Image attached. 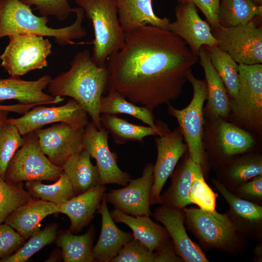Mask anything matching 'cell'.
Listing matches in <instances>:
<instances>
[{
	"mask_svg": "<svg viewBox=\"0 0 262 262\" xmlns=\"http://www.w3.org/2000/svg\"><path fill=\"white\" fill-rule=\"evenodd\" d=\"M262 174V156L246 153L232 157L218 168L216 180L228 190Z\"/></svg>",
	"mask_w": 262,
	"mask_h": 262,
	"instance_id": "obj_25",
	"label": "cell"
},
{
	"mask_svg": "<svg viewBox=\"0 0 262 262\" xmlns=\"http://www.w3.org/2000/svg\"><path fill=\"white\" fill-rule=\"evenodd\" d=\"M253 260L256 262H262V241L258 242L253 251Z\"/></svg>",
	"mask_w": 262,
	"mask_h": 262,
	"instance_id": "obj_47",
	"label": "cell"
},
{
	"mask_svg": "<svg viewBox=\"0 0 262 262\" xmlns=\"http://www.w3.org/2000/svg\"><path fill=\"white\" fill-rule=\"evenodd\" d=\"M179 3H191L201 11L211 27L219 25L218 11L220 0H177Z\"/></svg>",
	"mask_w": 262,
	"mask_h": 262,
	"instance_id": "obj_44",
	"label": "cell"
},
{
	"mask_svg": "<svg viewBox=\"0 0 262 262\" xmlns=\"http://www.w3.org/2000/svg\"><path fill=\"white\" fill-rule=\"evenodd\" d=\"M185 224L206 250L218 249L234 256L244 253L248 239L238 229L227 213L200 208H183Z\"/></svg>",
	"mask_w": 262,
	"mask_h": 262,
	"instance_id": "obj_4",
	"label": "cell"
},
{
	"mask_svg": "<svg viewBox=\"0 0 262 262\" xmlns=\"http://www.w3.org/2000/svg\"><path fill=\"white\" fill-rule=\"evenodd\" d=\"M108 134L104 128L98 130L92 121L89 122L84 128L83 149L96 160L102 185L116 184L125 186L131 180V175L118 166L116 153L109 148Z\"/></svg>",
	"mask_w": 262,
	"mask_h": 262,
	"instance_id": "obj_12",
	"label": "cell"
},
{
	"mask_svg": "<svg viewBox=\"0 0 262 262\" xmlns=\"http://www.w3.org/2000/svg\"><path fill=\"white\" fill-rule=\"evenodd\" d=\"M33 199L22 182H11L0 176V224L15 210Z\"/></svg>",
	"mask_w": 262,
	"mask_h": 262,
	"instance_id": "obj_36",
	"label": "cell"
},
{
	"mask_svg": "<svg viewBox=\"0 0 262 262\" xmlns=\"http://www.w3.org/2000/svg\"><path fill=\"white\" fill-rule=\"evenodd\" d=\"M23 142L10 161L4 180L13 183L24 181H56L63 173L62 167L52 163L42 150L35 132L23 135Z\"/></svg>",
	"mask_w": 262,
	"mask_h": 262,
	"instance_id": "obj_6",
	"label": "cell"
},
{
	"mask_svg": "<svg viewBox=\"0 0 262 262\" xmlns=\"http://www.w3.org/2000/svg\"><path fill=\"white\" fill-rule=\"evenodd\" d=\"M218 135L215 159L220 162L219 167L232 157L247 153L255 144L254 138L249 132L229 122L220 124Z\"/></svg>",
	"mask_w": 262,
	"mask_h": 262,
	"instance_id": "obj_30",
	"label": "cell"
},
{
	"mask_svg": "<svg viewBox=\"0 0 262 262\" xmlns=\"http://www.w3.org/2000/svg\"><path fill=\"white\" fill-rule=\"evenodd\" d=\"M176 20L170 22L168 30L185 41L197 56L202 46H217L209 23L199 16L191 3H179L175 8Z\"/></svg>",
	"mask_w": 262,
	"mask_h": 262,
	"instance_id": "obj_16",
	"label": "cell"
},
{
	"mask_svg": "<svg viewBox=\"0 0 262 262\" xmlns=\"http://www.w3.org/2000/svg\"><path fill=\"white\" fill-rule=\"evenodd\" d=\"M203 171L201 164L194 162L189 154L177 165L171 174V183L161 195V205L183 209L192 204L189 194L195 177Z\"/></svg>",
	"mask_w": 262,
	"mask_h": 262,
	"instance_id": "obj_23",
	"label": "cell"
},
{
	"mask_svg": "<svg viewBox=\"0 0 262 262\" xmlns=\"http://www.w3.org/2000/svg\"><path fill=\"white\" fill-rule=\"evenodd\" d=\"M107 90V94L102 96L100 98V114H124L137 118L148 126L156 127L157 123L155 122L152 111L131 102L112 88H108Z\"/></svg>",
	"mask_w": 262,
	"mask_h": 262,
	"instance_id": "obj_32",
	"label": "cell"
},
{
	"mask_svg": "<svg viewBox=\"0 0 262 262\" xmlns=\"http://www.w3.org/2000/svg\"><path fill=\"white\" fill-rule=\"evenodd\" d=\"M198 57L205 73L207 85L208 109L215 118H226L230 113V100L221 78L211 62L206 46H202L200 48Z\"/></svg>",
	"mask_w": 262,
	"mask_h": 262,
	"instance_id": "obj_26",
	"label": "cell"
},
{
	"mask_svg": "<svg viewBox=\"0 0 262 262\" xmlns=\"http://www.w3.org/2000/svg\"><path fill=\"white\" fill-rule=\"evenodd\" d=\"M98 213L101 215V228L98 242L92 248L94 261L110 262L123 246L134 238L132 232L121 230L116 226L107 206L106 193Z\"/></svg>",
	"mask_w": 262,
	"mask_h": 262,
	"instance_id": "obj_20",
	"label": "cell"
},
{
	"mask_svg": "<svg viewBox=\"0 0 262 262\" xmlns=\"http://www.w3.org/2000/svg\"><path fill=\"white\" fill-rule=\"evenodd\" d=\"M212 182L229 204L227 213L241 232L248 239L262 241V206L237 196L216 179Z\"/></svg>",
	"mask_w": 262,
	"mask_h": 262,
	"instance_id": "obj_19",
	"label": "cell"
},
{
	"mask_svg": "<svg viewBox=\"0 0 262 262\" xmlns=\"http://www.w3.org/2000/svg\"><path fill=\"white\" fill-rule=\"evenodd\" d=\"M51 80L47 74L35 81H26L15 76L0 79V102L13 99L21 104L35 106L61 102L63 97H54L43 92Z\"/></svg>",
	"mask_w": 262,
	"mask_h": 262,
	"instance_id": "obj_18",
	"label": "cell"
},
{
	"mask_svg": "<svg viewBox=\"0 0 262 262\" xmlns=\"http://www.w3.org/2000/svg\"><path fill=\"white\" fill-rule=\"evenodd\" d=\"M183 138L179 127L173 131H169L155 138L157 156L153 166L150 205L161 204L163 188L186 151L187 147L183 143Z\"/></svg>",
	"mask_w": 262,
	"mask_h": 262,
	"instance_id": "obj_14",
	"label": "cell"
},
{
	"mask_svg": "<svg viewBox=\"0 0 262 262\" xmlns=\"http://www.w3.org/2000/svg\"><path fill=\"white\" fill-rule=\"evenodd\" d=\"M9 113L6 111L0 110V128L7 119Z\"/></svg>",
	"mask_w": 262,
	"mask_h": 262,
	"instance_id": "obj_48",
	"label": "cell"
},
{
	"mask_svg": "<svg viewBox=\"0 0 262 262\" xmlns=\"http://www.w3.org/2000/svg\"><path fill=\"white\" fill-rule=\"evenodd\" d=\"M58 226L56 223L47 226L31 236L15 253L0 260V262H25L46 246L54 242L57 236Z\"/></svg>",
	"mask_w": 262,
	"mask_h": 262,
	"instance_id": "obj_37",
	"label": "cell"
},
{
	"mask_svg": "<svg viewBox=\"0 0 262 262\" xmlns=\"http://www.w3.org/2000/svg\"><path fill=\"white\" fill-rule=\"evenodd\" d=\"M228 190L241 198L262 206V174Z\"/></svg>",
	"mask_w": 262,
	"mask_h": 262,
	"instance_id": "obj_43",
	"label": "cell"
},
{
	"mask_svg": "<svg viewBox=\"0 0 262 262\" xmlns=\"http://www.w3.org/2000/svg\"><path fill=\"white\" fill-rule=\"evenodd\" d=\"M25 187L33 198L59 205L76 196L70 181L64 172L52 184H43L39 180L27 181Z\"/></svg>",
	"mask_w": 262,
	"mask_h": 262,
	"instance_id": "obj_34",
	"label": "cell"
},
{
	"mask_svg": "<svg viewBox=\"0 0 262 262\" xmlns=\"http://www.w3.org/2000/svg\"><path fill=\"white\" fill-rule=\"evenodd\" d=\"M59 212L60 205L34 198L13 211L4 223L26 239L41 230V223L46 217Z\"/></svg>",
	"mask_w": 262,
	"mask_h": 262,
	"instance_id": "obj_22",
	"label": "cell"
},
{
	"mask_svg": "<svg viewBox=\"0 0 262 262\" xmlns=\"http://www.w3.org/2000/svg\"><path fill=\"white\" fill-rule=\"evenodd\" d=\"M154 262H184L177 253L171 239L153 251Z\"/></svg>",
	"mask_w": 262,
	"mask_h": 262,
	"instance_id": "obj_45",
	"label": "cell"
},
{
	"mask_svg": "<svg viewBox=\"0 0 262 262\" xmlns=\"http://www.w3.org/2000/svg\"><path fill=\"white\" fill-rule=\"evenodd\" d=\"M262 6L251 0H220L218 23L224 27L246 25L256 17H262Z\"/></svg>",
	"mask_w": 262,
	"mask_h": 262,
	"instance_id": "obj_33",
	"label": "cell"
},
{
	"mask_svg": "<svg viewBox=\"0 0 262 262\" xmlns=\"http://www.w3.org/2000/svg\"><path fill=\"white\" fill-rule=\"evenodd\" d=\"M25 239L10 225L0 224V260L15 253L24 243Z\"/></svg>",
	"mask_w": 262,
	"mask_h": 262,
	"instance_id": "obj_42",
	"label": "cell"
},
{
	"mask_svg": "<svg viewBox=\"0 0 262 262\" xmlns=\"http://www.w3.org/2000/svg\"><path fill=\"white\" fill-rule=\"evenodd\" d=\"M70 67L51 80L48 88L51 95L69 97L87 113L98 130L100 121L99 105L103 94L107 89L108 74L106 66H98L87 49L78 52Z\"/></svg>",
	"mask_w": 262,
	"mask_h": 262,
	"instance_id": "obj_2",
	"label": "cell"
},
{
	"mask_svg": "<svg viewBox=\"0 0 262 262\" xmlns=\"http://www.w3.org/2000/svg\"><path fill=\"white\" fill-rule=\"evenodd\" d=\"M72 12L75 13L76 17L72 24L53 28L47 25L48 16L35 15L31 6L21 0H0V38L15 34L30 33L53 37L61 46L85 44L73 41L87 35L82 26L84 11L80 7H75Z\"/></svg>",
	"mask_w": 262,
	"mask_h": 262,
	"instance_id": "obj_3",
	"label": "cell"
},
{
	"mask_svg": "<svg viewBox=\"0 0 262 262\" xmlns=\"http://www.w3.org/2000/svg\"><path fill=\"white\" fill-rule=\"evenodd\" d=\"M34 106H35L34 105H24L20 103L10 105L0 104V110L24 114Z\"/></svg>",
	"mask_w": 262,
	"mask_h": 262,
	"instance_id": "obj_46",
	"label": "cell"
},
{
	"mask_svg": "<svg viewBox=\"0 0 262 262\" xmlns=\"http://www.w3.org/2000/svg\"><path fill=\"white\" fill-rule=\"evenodd\" d=\"M84 131L59 123L34 132L44 153L52 163L62 167L68 158L83 150Z\"/></svg>",
	"mask_w": 262,
	"mask_h": 262,
	"instance_id": "obj_15",
	"label": "cell"
},
{
	"mask_svg": "<svg viewBox=\"0 0 262 262\" xmlns=\"http://www.w3.org/2000/svg\"><path fill=\"white\" fill-rule=\"evenodd\" d=\"M106 190L104 185H99L60 205L59 213L70 219L69 232L78 233L89 225L100 206Z\"/></svg>",
	"mask_w": 262,
	"mask_h": 262,
	"instance_id": "obj_21",
	"label": "cell"
},
{
	"mask_svg": "<svg viewBox=\"0 0 262 262\" xmlns=\"http://www.w3.org/2000/svg\"><path fill=\"white\" fill-rule=\"evenodd\" d=\"M24 3L35 7L41 16H54L63 21L67 18L72 8L68 0H21Z\"/></svg>",
	"mask_w": 262,
	"mask_h": 262,
	"instance_id": "obj_41",
	"label": "cell"
},
{
	"mask_svg": "<svg viewBox=\"0 0 262 262\" xmlns=\"http://www.w3.org/2000/svg\"><path fill=\"white\" fill-rule=\"evenodd\" d=\"M198 60L169 30L144 25L125 33L123 47L107 59V89L153 111L180 96Z\"/></svg>",
	"mask_w": 262,
	"mask_h": 262,
	"instance_id": "obj_1",
	"label": "cell"
},
{
	"mask_svg": "<svg viewBox=\"0 0 262 262\" xmlns=\"http://www.w3.org/2000/svg\"><path fill=\"white\" fill-rule=\"evenodd\" d=\"M95 230L91 226L83 235H76L64 231L56 237V244L61 248L65 262H94L92 248Z\"/></svg>",
	"mask_w": 262,
	"mask_h": 262,
	"instance_id": "obj_31",
	"label": "cell"
},
{
	"mask_svg": "<svg viewBox=\"0 0 262 262\" xmlns=\"http://www.w3.org/2000/svg\"><path fill=\"white\" fill-rule=\"evenodd\" d=\"M101 123L112 136L117 144H123L129 141L144 143L148 136H161L169 131L167 127L162 123H157L155 127L144 126L130 123L115 115L102 114Z\"/></svg>",
	"mask_w": 262,
	"mask_h": 262,
	"instance_id": "obj_29",
	"label": "cell"
},
{
	"mask_svg": "<svg viewBox=\"0 0 262 262\" xmlns=\"http://www.w3.org/2000/svg\"><path fill=\"white\" fill-rule=\"evenodd\" d=\"M217 46L237 63L246 65L262 63V29L253 20L246 25L211 27Z\"/></svg>",
	"mask_w": 262,
	"mask_h": 262,
	"instance_id": "obj_10",
	"label": "cell"
},
{
	"mask_svg": "<svg viewBox=\"0 0 262 262\" xmlns=\"http://www.w3.org/2000/svg\"><path fill=\"white\" fill-rule=\"evenodd\" d=\"M93 25L94 39L91 58L98 66H106L108 57L121 49L125 33L118 20L116 0H74Z\"/></svg>",
	"mask_w": 262,
	"mask_h": 262,
	"instance_id": "obj_5",
	"label": "cell"
},
{
	"mask_svg": "<svg viewBox=\"0 0 262 262\" xmlns=\"http://www.w3.org/2000/svg\"><path fill=\"white\" fill-rule=\"evenodd\" d=\"M110 213L115 222L128 226L132 230L134 238L152 251L170 238L165 227L153 221L149 216H133L115 209Z\"/></svg>",
	"mask_w": 262,
	"mask_h": 262,
	"instance_id": "obj_27",
	"label": "cell"
},
{
	"mask_svg": "<svg viewBox=\"0 0 262 262\" xmlns=\"http://www.w3.org/2000/svg\"><path fill=\"white\" fill-rule=\"evenodd\" d=\"M153 166L152 163L147 164L141 177L131 179L123 188L110 190L106 194L107 203L133 216L152 215L150 196L153 182Z\"/></svg>",
	"mask_w": 262,
	"mask_h": 262,
	"instance_id": "obj_13",
	"label": "cell"
},
{
	"mask_svg": "<svg viewBox=\"0 0 262 262\" xmlns=\"http://www.w3.org/2000/svg\"><path fill=\"white\" fill-rule=\"evenodd\" d=\"M88 115L76 100L71 98L60 106H34L22 116L7 118L6 121L14 125L23 136L54 123H65L76 128H84L89 122Z\"/></svg>",
	"mask_w": 262,
	"mask_h": 262,
	"instance_id": "obj_11",
	"label": "cell"
},
{
	"mask_svg": "<svg viewBox=\"0 0 262 262\" xmlns=\"http://www.w3.org/2000/svg\"><path fill=\"white\" fill-rule=\"evenodd\" d=\"M90 158L89 153L83 149L68 158L62 166L76 196L102 185L98 168L92 164Z\"/></svg>",
	"mask_w": 262,
	"mask_h": 262,
	"instance_id": "obj_28",
	"label": "cell"
},
{
	"mask_svg": "<svg viewBox=\"0 0 262 262\" xmlns=\"http://www.w3.org/2000/svg\"><path fill=\"white\" fill-rule=\"evenodd\" d=\"M120 27L124 33L149 25L168 30L169 19L153 11L152 0H116Z\"/></svg>",
	"mask_w": 262,
	"mask_h": 262,
	"instance_id": "obj_24",
	"label": "cell"
},
{
	"mask_svg": "<svg viewBox=\"0 0 262 262\" xmlns=\"http://www.w3.org/2000/svg\"><path fill=\"white\" fill-rule=\"evenodd\" d=\"M110 262H154L153 251L133 238L127 243Z\"/></svg>",
	"mask_w": 262,
	"mask_h": 262,
	"instance_id": "obj_40",
	"label": "cell"
},
{
	"mask_svg": "<svg viewBox=\"0 0 262 262\" xmlns=\"http://www.w3.org/2000/svg\"><path fill=\"white\" fill-rule=\"evenodd\" d=\"M23 142V136L6 121L0 128V176L4 179L8 165Z\"/></svg>",
	"mask_w": 262,
	"mask_h": 262,
	"instance_id": "obj_38",
	"label": "cell"
},
{
	"mask_svg": "<svg viewBox=\"0 0 262 262\" xmlns=\"http://www.w3.org/2000/svg\"><path fill=\"white\" fill-rule=\"evenodd\" d=\"M188 81L192 84L193 96L189 105L182 109H177L169 103L167 104L169 114L178 122L188 149L189 155L195 163L202 166L204 161L203 146L204 118L203 107L208 97L205 80L196 78L190 72Z\"/></svg>",
	"mask_w": 262,
	"mask_h": 262,
	"instance_id": "obj_7",
	"label": "cell"
},
{
	"mask_svg": "<svg viewBox=\"0 0 262 262\" xmlns=\"http://www.w3.org/2000/svg\"><path fill=\"white\" fill-rule=\"evenodd\" d=\"M189 198L192 204L206 211L215 210L217 195L206 183L203 171L199 172L194 178L191 185Z\"/></svg>",
	"mask_w": 262,
	"mask_h": 262,
	"instance_id": "obj_39",
	"label": "cell"
},
{
	"mask_svg": "<svg viewBox=\"0 0 262 262\" xmlns=\"http://www.w3.org/2000/svg\"><path fill=\"white\" fill-rule=\"evenodd\" d=\"M258 6H262V0H251Z\"/></svg>",
	"mask_w": 262,
	"mask_h": 262,
	"instance_id": "obj_49",
	"label": "cell"
},
{
	"mask_svg": "<svg viewBox=\"0 0 262 262\" xmlns=\"http://www.w3.org/2000/svg\"><path fill=\"white\" fill-rule=\"evenodd\" d=\"M239 87L230 101V112L242 126L260 132L262 129V65L239 64Z\"/></svg>",
	"mask_w": 262,
	"mask_h": 262,
	"instance_id": "obj_9",
	"label": "cell"
},
{
	"mask_svg": "<svg viewBox=\"0 0 262 262\" xmlns=\"http://www.w3.org/2000/svg\"><path fill=\"white\" fill-rule=\"evenodd\" d=\"M9 41L0 55V65L11 76L20 77L48 66L51 44L44 36L18 33L8 36Z\"/></svg>",
	"mask_w": 262,
	"mask_h": 262,
	"instance_id": "obj_8",
	"label": "cell"
},
{
	"mask_svg": "<svg viewBox=\"0 0 262 262\" xmlns=\"http://www.w3.org/2000/svg\"><path fill=\"white\" fill-rule=\"evenodd\" d=\"M154 219L167 230L177 254L184 262H208L201 247L188 235L185 228V214L183 209L161 205L152 213Z\"/></svg>",
	"mask_w": 262,
	"mask_h": 262,
	"instance_id": "obj_17",
	"label": "cell"
},
{
	"mask_svg": "<svg viewBox=\"0 0 262 262\" xmlns=\"http://www.w3.org/2000/svg\"><path fill=\"white\" fill-rule=\"evenodd\" d=\"M206 47L211 62L221 78L228 93L232 99L235 98L239 87V64L218 46Z\"/></svg>",
	"mask_w": 262,
	"mask_h": 262,
	"instance_id": "obj_35",
	"label": "cell"
}]
</instances>
